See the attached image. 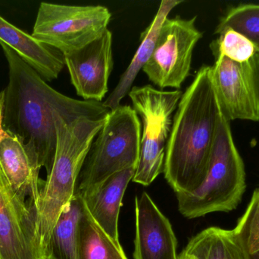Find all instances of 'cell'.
Returning a JSON list of instances; mask_svg holds the SVG:
<instances>
[{
    "label": "cell",
    "instance_id": "15",
    "mask_svg": "<svg viewBox=\"0 0 259 259\" xmlns=\"http://www.w3.org/2000/svg\"><path fill=\"white\" fill-rule=\"evenodd\" d=\"M135 169L115 173L95 188L81 194L85 206L96 223L115 243H120L118 218L122 200Z\"/></svg>",
    "mask_w": 259,
    "mask_h": 259
},
{
    "label": "cell",
    "instance_id": "17",
    "mask_svg": "<svg viewBox=\"0 0 259 259\" xmlns=\"http://www.w3.org/2000/svg\"><path fill=\"white\" fill-rule=\"evenodd\" d=\"M84 208L81 194L75 195L61 213L53 228L45 258L79 259V223Z\"/></svg>",
    "mask_w": 259,
    "mask_h": 259
},
{
    "label": "cell",
    "instance_id": "25",
    "mask_svg": "<svg viewBox=\"0 0 259 259\" xmlns=\"http://www.w3.org/2000/svg\"><path fill=\"white\" fill-rule=\"evenodd\" d=\"M45 259H48V258H45Z\"/></svg>",
    "mask_w": 259,
    "mask_h": 259
},
{
    "label": "cell",
    "instance_id": "10",
    "mask_svg": "<svg viewBox=\"0 0 259 259\" xmlns=\"http://www.w3.org/2000/svg\"><path fill=\"white\" fill-rule=\"evenodd\" d=\"M36 215L0 170V259H44Z\"/></svg>",
    "mask_w": 259,
    "mask_h": 259
},
{
    "label": "cell",
    "instance_id": "16",
    "mask_svg": "<svg viewBox=\"0 0 259 259\" xmlns=\"http://www.w3.org/2000/svg\"><path fill=\"white\" fill-rule=\"evenodd\" d=\"M184 3L183 0H163L158 12L149 27L141 33V43L134 54L131 63L121 76L119 82L103 105L109 110L120 106L121 100L129 94L133 83L140 70L143 69L152 56L154 47L158 38V33L164 20L169 13L178 5Z\"/></svg>",
    "mask_w": 259,
    "mask_h": 259
},
{
    "label": "cell",
    "instance_id": "9",
    "mask_svg": "<svg viewBox=\"0 0 259 259\" xmlns=\"http://www.w3.org/2000/svg\"><path fill=\"white\" fill-rule=\"evenodd\" d=\"M214 58L211 79L224 117L259 121V53L244 62Z\"/></svg>",
    "mask_w": 259,
    "mask_h": 259
},
{
    "label": "cell",
    "instance_id": "3",
    "mask_svg": "<svg viewBox=\"0 0 259 259\" xmlns=\"http://www.w3.org/2000/svg\"><path fill=\"white\" fill-rule=\"evenodd\" d=\"M106 117L68 120L60 117L56 120L57 143L54 161L47 180L42 183L36 208L38 232L44 258L53 228L75 195L79 175Z\"/></svg>",
    "mask_w": 259,
    "mask_h": 259
},
{
    "label": "cell",
    "instance_id": "4",
    "mask_svg": "<svg viewBox=\"0 0 259 259\" xmlns=\"http://www.w3.org/2000/svg\"><path fill=\"white\" fill-rule=\"evenodd\" d=\"M244 163L234 144L230 122L222 117L206 176L191 193H178V210L189 219L237 208L246 190Z\"/></svg>",
    "mask_w": 259,
    "mask_h": 259
},
{
    "label": "cell",
    "instance_id": "23",
    "mask_svg": "<svg viewBox=\"0 0 259 259\" xmlns=\"http://www.w3.org/2000/svg\"><path fill=\"white\" fill-rule=\"evenodd\" d=\"M178 259H204L202 246L197 235L189 241L185 249L178 255Z\"/></svg>",
    "mask_w": 259,
    "mask_h": 259
},
{
    "label": "cell",
    "instance_id": "7",
    "mask_svg": "<svg viewBox=\"0 0 259 259\" xmlns=\"http://www.w3.org/2000/svg\"><path fill=\"white\" fill-rule=\"evenodd\" d=\"M112 14L103 6L39 5L32 36L69 54L100 38L108 29Z\"/></svg>",
    "mask_w": 259,
    "mask_h": 259
},
{
    "label": "cell",
    "instance_id": "1",
    "mask_svg": "<svg viewBox=\"0 0 259 259\" xmlns=\"http://www.w3.org/2000/svg\"><path fill=\"white\" fill-rule=\"evenodd\" d=\"M9 65V83L4 90L3 129L34 145L41 166L51 171L56 154L59 117L104 118L109 113L102 102L80 100L61 94L23 61L0 44Z\"/></svg>",
    "mask_w": 259,
    "mask_h": 259
},
{
    "label": "cell",
    "instance_id": "5",
    "mask_svg": "<svg viewBox=\"0 0 259 259\" xmlns=\"http://www.w3.org/2000/svg\"><path fill=\"white\" fill-rule=\"evenodd\" d=\"M141 141V123L127 105L109 111L88 152L79 175L80 194L95 188L123 170L137 167Z\"/></svg>",
    "mask_w": 259,
    "mask_h": 259
},
{
    "label": "cell",
    "instance_id": "13",
    "mask_svg": "<svg viewBox=\"0 0 259 259\" xmlns=\"http://www.w3.org/2000/svg\"><path fill=\"white\" fill-rule=\"evenodd\" d=\"M134 259H178L176 236L168 219L149 195L135 198Z\"/></svg>",
    "mask_w": 259,
    "mask_h": 259
},
{
    "label": "cell",
    "instance_id": "12",
    "mask_svg": "<svg viewBox=\"0 0 259 259\" xmlns=\"http://www.w3.org/2000/svg\"><path fill=\"white\" fill-rule=\"evenodd\" d=\"M42 168L34 145L25 144L16 135L3 130L0 135V170L15 193L27 201L36 214L44 181Z\"/></svg>",
    "mask_w": 259,
    "mask_h": 259
},
{
    "label": "cell",
    "instance_id": "21",
    "mask_svg": "<svg viewBox=\"0 0 259 259\" xmlns=\"http://www.w3.org/2000/svg\"><path fill=\"white\" fill-rule=\"evenodd\" d=\"M246 259H259V198L254 192L234 230Z\"/></svg>",
    "mask_w": 259,
    "mask_h": 259
},
{
    "label": "cell",
    "instance_id": "8",
    "mask_svg": "<svg viewBox=\"0 0 259 259\" xmlns=\"http://www.w3.org/2000/svg\"><path fill=\"white\" fill-rule=\"evenodd\" d=\"M196 17L166 18L153 52L143 71L158 88L180 90L190 76L195 46L202 38L196 27Z\"/></svg>",
    "mask_w": 259,
    "mask_h": 259
},
{
    "label": "cell",
    "instance_id": "18",
    "mask_svg": "<svg viewBox=\"0 0 259 259\" xmlns=\"http://www.w3.org/2000/svg\"><path fill=\"white\" fill-rule=\"evenodd\" d=\"M79 259H127L121 247L102 230L84 205L79 223Z\"/></svg>",
    "mask_w": 259,
    "mask_h": 259
},
{
    "label": "cell",
    "instance_id": "2",
    "mask_svg": "<svg viewBox=\"0 0 259 259\" xmlns=\"http://www.w3.org/2000/svg\"><path fill=\"white\" fill-rule=\"evenodd\" d=\"M222 117L211 66L202 65L180 100L166 146L163 173L176 194L205 179Z\"/></svg>",
    "mask_w": 259,
    "mask_h": 259
},
{
    "label": "cell",
    "instance_id": "24",
    "mask_svg": "<svg viewBox=\"0 0 259 259\" xmlns=\"http://www.w3.org/2000/svg\"><path fill=\"white\" fill-rule=\"evenodd\" d=\"M3 105H4V91H2L0 92V135L3 131Z\"/></svg>",
    "mask_w": 259,
    "mask_h": 259
},
{
    "label": "cell",
    "instance_id": "11",
    "mask_svg": "<svg viewBox=\"0 0 259 259\" xmlns=\"http://www.w3.org/2000/svg\"><path fill=\"white\" fill-rule=\"evenodd\" d=\"M64 56L77 95L83 100L101 102L109 91L114 65L112 32L107 29L94 42Z\"/></svg>",
    "mask_w": 259,
    "mask_h": 259
},
{
    "label": "cell",
    "instance_id": "6",
    "mask_svg": "<svg viewBox=\"0 0 259 259\" xmlns=\"http://www.w3.org/2000/svg\"><path fill=\"white\" fill-rule=\"evenodd\" d=\"M133 109L142 120L140 152L133 182L148 187L164 170L166 146L173 114L182 97L181 90L161 91L152 87H133L129 92Z\"/></svg>",
    "mask_w": 259,
    "mask_h": 259
},
{
    "label": "cell",
    "instance_id": "22",
    "mask_svg": "<svg viewBox=\"0 0 259 259\" xmlns=\"http://www.w3.org/2000/svg\"><path fill=\"white\" fill-rule=\"evenodd\" d=\"M210 48L214 57L224 56L237 62L249 60L256 53L249 40L231 29L219 34V38L211 43Z\"/></svg>",
    "mask_w": 259,
    "mask_h": 259
},
{
    "label": "cell",
    "instance_id": "20",
    "mask_svg": "<svg viewBox=\"0 0 259 259\" xmlns=\"http://www.w3.org/2000/svg\"><path fill=\"white\" fill-rule=\"evenodd\" d=\"M204 259H246L234 231L211 227L197 234Z\"/></svg>",
    "mask_w": 259,
    "mask_h": 259
},
{
    "label": "cell",
    "instance_id": "14",
    "mask_svg": "<svg viewBox=\"0 0 259 259\" xmlns=\"http://www.w3.org/2000/svg\"><path fill=\"white\" fill-rule=\"evenodd\" d=\"M0 44L12 49L45 81L58 79L65 65L59 50L36 40L0 15Z\"/></svg>",
    "mask_w": 259,
    "mask_h": 259
},
{
    "label": "cell",
    "instance_id": "19",
    "mask_svg": "<svg viewBox=\"0 0 259 259\" xmlns=\"http://www.w3.org/2000/svg\"><path fill=\"white\" fill-rule=\"evenodd\" d=\"M231 29L249 40L259 53V4H242L229 9L214 30L221 34Z\"/></svg>",
    "mask_w": 259,
    "mask_h": 259
}]
</instances>
